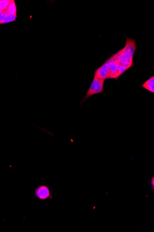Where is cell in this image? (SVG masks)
Segmentation results:
<instances>
[{"instance_id":"6da1fadb","label":"cell","mask_w":154,"mask_h":232,"mask_svg":"<svg viewBox=\"0 0 154 232\" xmlns=\"http://www.w3.org/2000/svg\"><path fill=\"white\" fill-rule=\"evenodd\" d=\"M121 53L122 49L110 57L105 63L95 70L94 75L99 79H114L120 64Z\"/></svg>"},{"instance_id":"7a4b0ae2","label":"cell","mask_w":154,"mask_h":232,"mask_svg":"<svg viewBox=\"0 0 154 232\" xmlns=\"http://www.w3.org/2000/svg\"><path fill=\"white\" fill-rule=\"evenodd\" d=\"M105 80L99 79L97 76L94 75L92 82L87 91L85 96L79 103V105H82L84 102H85L87 99L92 96L93 95L103 93V86Z\"/></svg>"},{"instance_id":"3957f363","label":"cell","mask_w":154,"mask_h":232,"mask_svg":"<svg viewBox=\"0 0 154 232\" xmlns=\"http://www.w3.org/2000/svg\"><path fill=\"white\" fill-rule=\"evenodd\" d=\"M126 43L124 48L122 49L121 57L130 60H133L135 53L137 49L136 42L135 39L129 38L125 36Z\"/></svg>"},{"instance_id":"277c9868","label":"cell","mask_w":154,"mask_h":232,"mask_svg":"<svg viewBox=\"0 0 154 232\" xmlns=\"http://www.w3.org/2000/svg\"><path fill=\"white\" fill-rule=\"evenodd\" d=\"M34 196L39 201H45L54 198L51 194V190L45 185L37 186L34 190Z\"/></svg>"},{"instance_id":"5b68a950","label":"cell","mask_w":154,"mask_h":232,"mask_svg":"<svg viewBox=\"0 0 154 232\" xmlns=\"http://www.w3.org/2000/svg\"><path fill=\"white\" fill-rule=\"evenodd\" d=\"M142 88L151 93H154V76H152L141 85Z\"/></svg>"},{"instance_id":"8992f818","label":"cell","mask_w":154,"mask_h":232,"mask_svg":"<svg viewBox=\"0 0 154 232\" xmlns=\"http://www.w3.org/2000/svg\"><path fill=\"white\" fill-rule=\"evenodd\" d=\"M6 11L7 13L17 16L16 4L14 0H10V2L7 7Z\"/></svg>"},{"instance_id":"52a82bcc","label":"cell","mask_w":154,"mask_h":232,"mask_svg":"<svg viewBox=\"0 0 154 232\" xmlns=\"http://www.w3.org/2000/svg\"><path fill=\"white\" fill-rule=\"evenodd\" d=\"M16 18V15H12V14L7 13L3 21V24H7L8 23L14 21H15Z\"/></svg>"},{"instance_id":"ba28073f","label":"cell","mask_w":154,"mask_h":232,"mask_svg":"<svg viewBox=\"0 0 154 232\" xmlns=\"http://www.w3.org/2000/svg\"><path fill=\"white\" fill-rule=\"evenodd\" d=\"M10 2V0H0V10L6 11Z\"/></svg>"},{"instance_id":"9c48e42d","label":"cell","mask_w":154,"mask_h":232,"mask_svg":"<svg viewBox=\"0 0 154 232\" xmlns=\"http://www.w3.org/2000/svg\"><path fill=\"white\" fill-rule=\"evenodd\" d=\"M7 13V12L6 11H2L0 10V25L3 24V21H4V19H5Z\"/></svg>"},{"instance_id":"30bf717a","label":"cell","mask_w":154,"mask_h":232,"mask_svg":"<svg viewBox=\"0 0 154 232\" xmlns=\"http://www.w3.org/2000/svg\"><path fill=\"white\" fill-rule=\"evenodd\" d=\"M150 184H151V189L154 190V176H153L151 178L150 180Z\"/></svg>"}]
</instances>
